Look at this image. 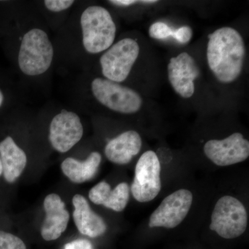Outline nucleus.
I'll use <instances>...</instances> for the list:
<instances>
[{
	"label": "nucleus",
	"instance_id": "obj_4",
	"mask_svg": "<svg viewBox=\"0 0 249 249\" xmlns=\"http://www.w3.org/2000/svg\"><path fill=\"white\" fill-rule=\"evenodd\" d=\"M248 216L243 204L232 196L221 197L213 211L210 229L224 239H234L245 232Z\"/></svg>",
	"mask_w": 249,
	"mask_h": 249
},
{
	"label": "nucleus",
	"instance_id": "obj_26",
	"mask_svg": "<svg viewBox=\"0 0 249 249\" xmlns=\"http://www.w3.org/2000/svg\"><path fill=\"white\" fill-rule=\"evenodd\" d=\"M3 173V169H2V164H1V159H0V176L2 175Z\"/></svg>",
	"mask_w": 249,
	"mask_h": 249
},
{
	"label": "nucleus",
	"instance_id": "obj_1",
	"mask_svg": "<svg viewBox=\"0 0 249 249\" xmlns=\"http://www.w3.org/2000/svg\"><path fill=\"white\" fill-rule=\"evenodd\" d=\"M246 55L243 37L233 28L222 27L209 34L206 58L210 70L219 83L230 84L241 76Z\"/></svg>",
	"mask_w": 249,
	"mask_h": 249
},
{
	"label": "nucleus",
	"instance_id": "obj_14",
	"mask_svg": "<svg viewBox=\"0 0 249 249\" xmlns=\"http://www.w3.org/2000/svg\"><path fill=\"white\" fill-rule=\"evenodd\" d=\"M75 210L73 213V220L78 231L88 237H99L107 231L104 219L90 207L84 196L76 195L72 199Z\"/></svg>",
	"mask_w": 249,
	"mask_h": 249
},
{
	"label": "nucleus",
	"instance_id": "obj_10",
	"mask_svg": "<svg viewBox=\"0 0 249 249\" xmlns=\"http://www.w3.org/2000/svg\"><path fill=\"white\" fill-rule=\"evenodd\" d=\"M204 152L214 164L228 166L245 161L249 156V142L239 132H235L222 140H210L206 142Z\"/></svg>",
	"mask_w": 249,
	"mask_h": 249
},
{
	"label": "nucleus",
	"instance_id": "obj_18",
	"mask_svg": "<svg viewBox=\"0 0 249 249\" xmlns=\"http://www.w3.org/2000/svg\"><path fill=\"white\" fill-rule=\"evenodd\" d=\"M0 249H27L25 244L18 236L0 231Z\"/></svg>",
	"mask_w": 249,
	"mask_h": 249
},
{
	"label": "nucleus",
	"instance_id": "obj_23",
	"mask_svg": "<svg viewBox=\"0 0 249 249\" xmlns=\"http://www.w3.org/2000/svg\"><path fill=\"white\" fill-rule=\"evenodd\" d=\"M111 4L116 5V6H129L137 4L139 1H135V0H112L109 1Z\"/></svg>",
	"mask_w": 249,
	"mask_h": 249
},
{
	"label": "nucleus",
	"instance_id": "obj_8",
	"mask_svg": "<svg viewBox=\"0 0 249 249\" xmlns=\"http://www.w3.org/2000/svg\"><path fill=\"white\" fill-rule=\"evenodd\" d=\"M193 194L186 189H180L166 196L152 213L149 221L150 228L174 229L186 218L193 203Z\"/></svg>",
	"mask_w": 249,
	"mask_h": 249
},
{
	"label": "nucleus",
	"instance_id": "obj_16",
	"mask_svg": "<svg viewBox=\"0 0 249 249\" xmlns=\"http://www.w3.org/2000/svg\"><path fill=\"white\" fill-rule=\"evenodd\" d=\"M0 159L3 175L9 183H14L22 175L27 163L25 152L22 150L11 137L0 142Z\"/></svg>",
	"mask_w": 249,
	"mask_h": 249
},
{
	"label": "nucleus",
	"instance_id": "obj_3",
	"mask_svg": "<svg viewBox=\"0 0 249 249\" xmlns=\"http://www.w3.org/2000/svg\"><path fill=\"white\" fill-rule=\"evenodd\" d=\"M53 58V45L47 33L33 29L24 34L18 53V65L24 74L35 76L45 73Z\"/></svg>",
	"mask_w": 249,
	"mask_h": 249
},
{
	"label": "nucleus",
	"instance_id": "obj_6",
	"mask_svg": "<svg viewBox=\"0 0 249 249\" xmlns=\"http://www.w3.org/2000/svg\"><path fill=\"white\" fill-rule=\"evenodd\" d=\"M140 53L134 39L125 37L112 45L100 58L101 70L106 79L120 83L127 79Z\"/></svg>",
	"mask_w": 249,
	"mask_h": 249
},
{
	"label": "nucleus",
	"instance_id": "obj_21",
	"mask_svg": "<svg viewBox=\"0 0 249 249\" xmlns=\"http://www.w3.org/2000/svg\"><path fill=\"white\" fill-rule=\"evenodd\" d=\"M172 37H173L179 43L186 44L191 41L193 37V30L188 26H183L177 30H173Z\"/></svg>",
	"mask_w": 249,
	"mask_h": 249
},
{
	"label": "nucleus",
	"instance_id": "obj_13",
	"mask_svg": "<svg viewBox=\"0 0 249 249\" xmlns=\"http://www.w3.org/2000/svg\"><path fill=\"white\" fill-rule=\"evenodd\" d=\"M142 147L140 134L134 130L126 131L107 142L105 155L112 163L125 165L138 155Z\"/></svg>",
	"mask_w": 249,
	"mask_h": 249
},
{
	"label": "nucleus",
	"instance_id": "obj_20",
	"mask_svg": "<svg viewBox=\"0 0 249 249\" xmlns=\"http://www.w3.org/2000/svg\"><path fill=\"white\" fill-rule=\"evenodd\" d=\"M74 3L73 0H46L45 6L52 12H61L71 7Z\"/></svg>",
	"mask_w": 249,
	"mask_h": 249
},
{
	"label": "nucleus",
	"instance_id": "obj_11",
	"mask_svg": "<svg viewBox=\"0 0 249 249\" xmlns=\"http://www.w3.org/2000/svg\"><path fill=\"white\" fill-rule=\"evenodd\" d=\"M200 75L196 60L187 52L170 59L168 77L175 92L183 98H189L196 91L195 80Z\"/></svg>",
	"mask_w": 249,
	"mask_h": 249
},
{
	"label": "nucleus",
	"instance_id": "obj_12",
	"mask_svg": "<svg viewBox=\"0 0 249 249\" xmlns=\"http://www.w3.org/2000/svg\"><path fill=\"white\" fill-rule=\"evenodd\" d=\"M44 209L46 217L41 228V235L46 241L57 240L66 231L70 213L60 196L54 193L46 196Z\"/></svg>",
	"mask_w": 249,
	"mask_h": 249
},
{
	"label": "nucleus",
	"instance_id": "obj_25",
	"mask_svg": "<svg viewBox=\"0 0 249 249\" xmlns=\"http://www.w3.org/2000/svg\"><path fill=\"white\" fill-rule=\"evenodd\" d=\"M3 101H4V95H3L2 92L0 90V107L2 106Z\"/></svg>",
	"mask_w": 249,
	"mask_h": 249
},
{
	"label": "nucleus",
	"instance_id": "obj_9",
	"mask_svg": "<svg viewBox=\"0 0 249 249\" xmlns=\"http://www.w3.org/2000/svg\"><path fill=\"white\" fill-rule=\"evenodd\" d=\"M83 126L78 114L63 109L55 115L49 127V142L56 151L65 153L81 140Z\"/></svg>",
	"mask_w": 249,
	"mask_h": 249
},
{
	"label": "nucleus",
	"instance_id": "obj_15",
	"mask_svg": "<svg viewBox=\"0 0 249 249\" xmlns=\"http://www.w3.org/2000/svg\"><path fill=\"white\" fill-rule=\"evenodd\" d=\"M89 198L93 204L103 205L116 212H121L129 201V186L127 183L122 182L111 190L109 183L101 181L90 190Z\"/></svg>",
	"mask_w": 249,
	"mask_h": 249
},
{
	"label": "nucleus",
	"instance_id": "obj_24",
	"mask_svg": "<svg viewBox=\"0 0 249 249\" xmlns=\"http://www.w3.org/2000/svg\"><path fill=\"white\" fill-rule=\"evenodd\" d=\"M139 2L142 3V4H149L157 3V1H153V0H145V1H139Z\"/></svg>",
	"mask_w": 249,
	"mask_h": 249
},
{
	"label": "nucleus",
	"instance_id": "obj_2",
	"mask_svg": "<svg viewBox=\"0 0 249 249\" xmlns=\"http://www.w3.org/2000/svg\"><path fill=\"white\" fill-rule=\"evenodd\" d=\"M83 45L88 53L106 52L115 40L116 27L110 13L106 8L91 6L80 17Z\"/></svg>",
	"mask_w": 249,
	"mask_h": 249
},
{
	"label": "nucleus",
	"instance_id": "obj_22",
	"mask_svg": "<svg viewBox=\"0 0 249 249\" xmlns=\"http://www.w3.org/2000/svg\"><path fill=\"white\" fill-rule=\"evenodd\" d=\"M62 249H94V248L89 240L78 239L67 243Z\"/></svg>",
	"mask_w": 249,
	"mask_h": 249
},
{
	"label": "nucleus",
	"instance_id": "obj_5",
	"mask_svg": "<svg viewBox=\"0 0 249 249\" xmlns=\"http://www.w3.org/2000/svg\"><path fill=\"white\" fill-rule=\"evenodd\" d=\"M95 98L111 110L131 114L142 107V96L135 90L106 78H96L91 85Z\"/></svg>",
	"mask_w": 249,
	"mask_h": 249
},
{
	"label": "nucleus",
	"instance_id": "obj_19",
	"mask_svg": "<svg viewBox=\"0 0 249 249\" xmlns=\"http://www.w3.org/2000/svg\"><path fill=\"white\" fill-rule=\"evenodd\" d=\"M148 33L152 39L163 40L173 36V30L165 23L157 22L150 26Z\"/></svg>",
	"mask_w": 249,
	"mask_h": 249
},
{
	"label": "nucleus",
	"instance_id": "obj_7",
	"mask_svg": "<svg viewBox=\"0 0 249 249\" xmlns=\"http://www.w3.org/2000/svg\"><path fill=\"white\" fill-rule=\"evenodd\" d=\"M160 164L155 152H144L135 167L131 192L136 200L148 202L155 199L161 189Z\"/></svg>",
	"mask_w": 249,
	"mask_h": 249
},
{
	"label": "nucleus",
	"instance_id": "obj_17",
	"mask_svg": "<svg viewBox=\"0 0 249 249\" xmlns=\"http://www.w3.org/2000/svg\"><path fill=\"white\" fill-rule=\"evenodd\" d=\"M102 157L98 152H91L83 161L69 157L62 163V171L72 182H86L96 175Z\"/></svg>",
	"mask_w": 249,
	"mask_h": 249
}]
</instances>
